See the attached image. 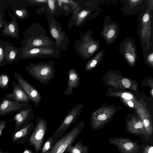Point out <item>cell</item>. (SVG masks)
<instances>
[{"instance_id":"1","label":"cell","mask_w":153,"mask_h":153,"mask_svg":"<svg viewBox=\"0 0 153 153\" xmlns=\"http://www.w3.org/2000/svg\"><path fill=\"white\" fill-rule=\"evenodd\" d=\"M147 4L140 10L138 19V32L144 56L153 50L152 12Z\"/></svg>"},{"instance_id":"2","label":"cell","mask_w":153,"mask_h":153,"mask_svg":"<svg viewBox=\"0 0 153 153\" xmlns=\"http://www.w3.org/2000/svg\"><path fill=\"white\" fill-rule=\"evenodd\" d=\"M21 44L25 48L56 46L43 27L38 22L30 25L25 31Z\"/></svg>"},{"instance_id":"3","label":"cell","mask_w":153,"mask_h":153,"mask_svg":"<svg viewBox=\"0 0 153 153\" xmlns=\"http://www.w3.org/2000/svg\"><path fill=\"white\" fill-rule=\"evenodd\" d=\"M74 10L69 23V29L72 26H79L95 18L102 10L99 3L100 1H84Z\"/></svg>"},{"instance_id":"4","label":"cell","mask_w":153,"mask_h":153,"mask_svg":"<svg viewBox=\"0 0 153 153\" xmlns=\"http://www.w3.org/2000/svg\"><path fill=\"white\" fill-rule=\"evenodd\" d=\"M53 60L45 62H30L25 69L26 71L37 81L44 85H47L54 77L55 69Z\"/></svg>"},{"instance_id":"5","label":"cell","mask_w":153,"mask_h":153,"mask_svg":"<svg viewBox=\"0 0 153 153\" xmlns=\"http://www.w3.org/2000/svg\"><path fill=\"white\" fill-rule=\"evenodd\" d=\"M100 48L99 40L92 37V32L89 30L80 36V39L76 41L74 50L82 58L86 60L96 53Z\"/></svg>"},{"instance_id":"6","label":"cell","mask_w":153,"mask_h":153,"mask_svg":"<svg viewBox=\"0 0 153 153\" xmlns=\"http://www.w3.org/2000/svg\"><path fill=\"white\" fill-rule=\"evenodd\" d=\"M48 21L50 34L59 50H67V46L70 41L65 31L62 30L61 25L55 19L54 15L48 10L45 13Z\"/></svg>"},{"instance_id":"7","label":"cell","mask_w":153,"mask_h":153,"mask_svg":"<svg viewBox=\"0 0 153 153\" xmlns=\"http://www.w3.org/2000/svg\"><path fill=\"white\" fill-rule=\"evenodd\" d=\"M23 46L21 59L37 58H57L60 55V50L57 46H43L31 48Z\"/></svg>"},{"instance_id":"8","label":"cell","mask_w":153,"mask_h":153,"mask_svg":"<svg viewBox=\"0 0 153 153\" xmlns=\"http://www.w3.org/2000/svg\"><path fill=\"white\" fill-rule=\"evenodd\" d=\"M84 127L83 121L77 123L71 130L58 139L48 153H65L68 146L72 145Z\"/></svg>"},{"instance_id":"9","label":"cell","mask_w":153,"mask_h":153,"mask_svg":"<svg viewBox=\"0 0 153 153\" xmlns=\"http://www.w3.org/2000/svg\"><path fill=\"white\" fill-rule=\"evenodd\" d=\"M47 124L42 117H37L36 125L28 140L29 146H33L36 153H39L43 145L47 130Z\"/></svg>"},{"instance_id":"10","label":"cell","mask_w":153,"mask_h":153,"mask_svg":"<svg viewBox=\"0 0 153 153\" xmlns=\"http://www.w3.org/2000/svg\"><path fill=\"white\" fill-rule=\"evenodd\" d=\"M82 107V104L78 103L68 111L61 125L51 136L56 142L63 135L70 127L77 120L82 113V110L81 109Z\"/></svg>"},{"instance_id":"11","label":"cell","mask_w":153,"mask_h":153,"mask_svg":"<svg viewBox=\"0 0 153 153\" xmlns=\"http://www.w3.org/2000/svg\"><path fill=\"white\" fill-rule=\"evenodd\" d=\"M110 144L117 148L120 153H140L142 144L138 142L125 137L110 138L108 140Z\"/></svg>"},{"instance_id":"12","label":"cell","mask_w":153,"mask_h":153,"mask_svg":"<svg viewBox=\"0 0 153 153\" xmlns=\"http://www.w3.org/2000/svg\"><path fill=\"white\" fill-rule=\"evenodd\" d=\"M119 29L118 24L115 21H111L109 16L105 17L100 34L106 45H109L115 41L118 37Z\"/></svg>"},{"instance_id":"13","label":"cell","mask_w":153,"mask_h":153,"mask_svg":"<svg viewBox=\"0 0 153 153\" xmlns=\"http://www.w3.org/2000/svg\"><path fill=\"white\" fill-rule=\"evenodd\" d=\"M13 77L28 96L31 102H33L36 106H38L42 100V96L39 91L18 72L15 73Z\"/></svg>"},{"instance_id":"14","label":"cell","mask_w":153,"mask_h":153,"mask_svg":"<svg viewBox=\"0 0 153 153\" xmlns=\"http://www.w3.org/2000/svg\"><path fill=\"white\" fill-rule=\"evenodd\" d=\"M119 49L126 61L131 64H134L137 55L136 45L132 38L128 37L121 41Z\"/></svg>"},{"instance_id":"15","label":"cell","mask_w":153,"mask_h":153,"mask_svg":"<svg viewBox=\"0 0 153 153\" xmlns=\"http://www.w3.org/2000/svg\"><path fill=\"white\" fill-rule=\"evenodd\" d=\"M32 106V104H29L27 107L16 113L8 121V123L15 122V127L14 131L25 126L34 120L35 114L33 112Z\"/></svg>"},{"instance_id":"16","label":"cell","mask_w":153,"mask_h":153,"mask_svg":"<svg viewBox=\"0 0 153 153\" xmlns=\"http://www.w3.org/2000/svg\"><path fill=\"white\" fill-rule=\"evenodd\" d=\"M29 102H18L4 97L0 102V117L18 112L27 107Z\"/></svg>"},{"instance_id":"17","label":"cell","mask_w":153,"mask_h":153,"mask_svg":"<svg viewBox=\"0 0 153 153\" xmlns=\"http://www.w3.org/2000/svg\"><path fill=\"white\" fill-rule=\"evenodd\" d=\"M8 14L11 17L12 21L8 22L4 19L3 26V29L0 31L2 35L18 39L20 34L16 19L9 11Z\"/></svg>"},{"instance_id":"18","label":"cell","mask_w":153,"mask_h":153,"mask_svg":"<svg viewBox=\"0 0 153 153\" xmlns=\"http://www.w3.org/2000/svg\"><path fill=\"white\" fill-rule=\"evenodd\" d=\"M34 126V123L31 122L23 127L13 131L11 135L12 141L17 144L25 143L27 141Z\"/></svg>"},{"instance_id":"19","label":"cell","mask_w":153,"mask_h":153,"mask_svg":"<svg viewBox=\"0 0 153 153\" xmlns=\"http://www.w3.org/2000/svg\"><path fill=\"white\" fill-rule=\"evenodd\" d=\"M23 48V46L20 48L16 47L9 42L4 51L6 64L12 65L14 62L21 59Z\"/></svg>"},{"instance_id":"20","label":"cell","mask_w":153,"mask_h":153,"mask_svg":"<svg viewBox=\"0 0 153 153\" xmlns=\"http://www.w3.org/2000/svg\"><path fill=\"white\" fill-rule=\"evenodd\" d=\"M125 4L121 9L126 15H131L140 11L147 4V0H126L123 1Z\"/></svg>"},{"instance_id":"21","label":"cell","mask_w":153,"mask_h":153,"mask_svg":"<svg viewBox=\"0 0 153 153\" xmlns=\"http://www.w3.org/2000/svg\"><path fill=\"white\" fill-rule=\"evenodd\" d=\"M68 76L67 90L64 94L66 96H69L73 93V89L77 88L80 85V78L79 75L75 69L72 68L68 71Z\"/></svg>"},{"instance_id":"22","label":"cell","mask_w":153,"mask_h":153,"mask_svg":"<svg viewBox=\"0 0 153 153\" xmlns=\"http://www.w3.org/2000/svg\"><path fill=\"white\" fill-rule=\"evenodd\" d=\"M11 82L13 88L12 92L7 94L5 97L19 102H31L28 96L19 84L13 81Z\"/></svg>"},{"instance_id":"23","label":"cell","mask_w":153,"mask_h":153,"mask_svg":"<svg viewBox=\"0 0 153 153\" xmlns=\"http://www.w3.org/2000/svg\"><path fill=\"white\" fill-rule=\"evenodd\" d=\"M13 16L16 19L24 20L28 18L29 12L25 5L20 0H12Z\"/></svg>"},{"instance_id":"24","label":"cell","mask_w":153,"mask_h":153,"mask_svg":"<svg viewBox=\"0 0 153 153\" xmlns=\"http://www.w3.org/2000/svg\"><path fill=\"white\" fill-rule=\"evenodd\" d=\"M89 147L84 145L82 140L76 143L74 145H71L66 149L65 153H88Z\"/></svg>"},{"instance_id":"25","label":"cell","mask_w":153,"mask_h":153,"mask_svg":"<svg viewBox=\"0 0 153 153\" xmlns=\"http://www.w3.org/2000/svg\"><path fill=\"white\" fill-rule=\"evenodd\" d=\"M105 51V49L99 51L93 58L88 61L86 65L85 68V70L88 71L95 67L102 58Z\"/></svg>"},{"instance_id":"26","label":"cell","mask_w":153,"mask_h":153,"mask_svg":"<svg viewBox=\"0 0 153 153\" xmlns=\"http://www.w3.org/2000/svg\"><path fill=\"white\" fill-rule=\"evenodd\" d=\"M11 0H0V31L3 27L4 20V11L9 4H11Z\"/></svg>"},{"instance_id":"27","label":"cell","mask_w":153,"mask_h":153,"mask_svg":"<svg viewBox=\"0 0 153 153\" xmlns=\"http://www.w3.org/2000/svg\"><path fill=\"white\" fill-rule=\"evenodd\" d=\"M56 143L51 136H49L39 153H48Z\"/></svg>"},{"instance_id":"28","label":"cell","mask_w":153,"mask_h":153,"mask_svg":"<svg viewBox=\"0 0 153 153\" xmlns=\"http://www.w3.org/2000/svg\"><path fill=\"white\" fill-rule=\"evenodd\" d=\"M8 42L7 40L4 41L0 39V67L7 64L5 59L4 51Z\"/></svg>"},{"instance_id":"29","label":"cell","mask_w":153,"mask_h":153,"mask_svg":"<svg viewBox=\"0 0 153 153\" xmlns=\"http://www.w3.org/2000/svg\"><path fill=\"white\" fill-rule=\"evenodd\" d=\"M9 80V77L6 74L0 75V88L3 89L8 88Z\"/></svg>"},{"instance_id":"30","label":"cell","mask_w":153,"mask_h":153,"mask_svg":"<svg viewBox=\"0 0 153 153\" xmlns=\"http://www.w3.org/2000/svg\"><path fill=\"white\" fill-rule=\"evenodd\" d=\"M47 5L49 12L54 15L57 7V0H47Z\"/></svg>"},{"instance_id":"31","label":"cell","mask_w":153,"mask_h":153,"mask_svg":"<svg viewBox=\"0 0 153 153\" xmlns=\"http://www.w3.org/2000/svg\"><path fill=\"white\" fill-rule=\"evenodd\" d=\"M21 1L25 5H33L39 4H47L46 0H21Z\"/></svg>"},{"instance_id":"32","label":"cell","mask_w":153,"mask_h":153,"mask_svg":"<svg viewBox=\"0 0 153 153\" xmlns=\"http://www.w3.org/2000/svg\"><path fill=\"white\" fill-rule=\"evenodd\" d=\"M140 153H153V143L151 144L145 143L142 144Z\"/></svg>"},{"instance_id":"33","label":"cell","mask_w":153,"mask_h":153,"mask_svg":"<svg viewBox=\"0 0 153 153\" xmlns=\"http://www.w3.org/2000/svg\"><path fill=\"white\" fill-rule=\"evenodd\" d=\"M144 57L146 61L152 64L153 62V51H150L148 52Z\"/></svg>"},{"instance_id":"34","label":"cell","mask_w":153,"mask_h":153,"mask_svg":"<svg viewBox=\"0 0 153 153\" xmlns=\"http://www.w3.org/2000/svg\"><path fill=\"white\" fill-rule=\"evenodd\" d=\"M61 1L62 3L71 5L72 7L73 10H74L79 5V4L77 2L74 1L72 0H61Z\"/></svg>"},{"instance_id":"35","label":"cell","mask_w":153,"mask_h":153,"mask_svg":"<svg viewBox=\"0 0 153 153\" xmlns=\"http://www.w3.org/2000/svg\"><path fill=\"white\" fill-rule=\"evenodd\" d=\"M6 120L0 121V137L3 130L6 127Z\"/></svg>"},{"instance_id":"36","label":"cell","mask_w":153,"mask_h":153,"mask_svg":"<svg viewBox=\"0 0 153 153\" xmlns=\"http://www.w3.org/2000/svg\"><path fill=\"white\" fill-rule=\"evenodd\" d=\"M122 97L123 98L128 100H131L133 98V96L131 94L126 92L123 93Z\"/></svg>"},{"instance_id":"37","label":"cell","mask_w":153,"mask_h":153,"mask_svg":"<svg viewBox=\"0 0 153 153\" xmlns=\"http://www.w3.org/2000/svg\"><path fill=\"white\" fill-rule=\"evenodd\" d=\"M122 82L123 85L126 88H129L130 86V82L128 79H123L122 80Z\"/></svg>"},{"instance_id":"38","label":"cell","mask_w":153,"mask_h":153,"mask_svg":"<svg viewBox=\"0 0 153 153\" xmlns=\"http://www.w3.org/2000/svg\"><path fill=\"white\" fill-rule=\"evenodd\" d=\"M107 118V116L105 114H103L99 115L98 117V119L101 121L105 120Z\"/></svg>"},{"instance_id":"39","label":"cell","mask_w":153,"mask_h":153,"mask_svg":"<svg viewBox=\"0 0 153 153\" xmlns=\"http://www.w3.org/2000/svg\"><path fill=\"white\" fill-rule=\"evenodd\" d=\"M22 153H36L33 152L31 149L28 148H26L23 150Z\"/></svg>"},{"instance_id":"40","label":"cell","mask_w":153,"mask_h":153,"mask_svg":"<svg viewBox=\"0 0 153 153\" xmlns=\"http://www.w3.org/2000/svg\"><path fill=\"white\" fill-rule=\"evenodd\" d=\"M129 105L131 107H132L134 105L133 103L131 101H129L128 102Z\"/></svg>"},{"instance_id":"41","label":"cell","mask_w":153,"mask_h":153,"mask_svg":"<svg viewBox=\"0 0 153 153\" xmlns=\"http://www.w3.org/2000/svg\"><path fill=\"white\" fill-rule=\"evenodd\" d=\"M0 153H10L9 152H8L7 151H6L5 152H3L2 150L0 149Z\"/></svg>"},{"instance_id":"42","label":"cell","mask_w":153,"mask_h":153,"mask_svg":"<svg viewBox=\"0 0 153 153\" xmlns=\"http://www.w3.org/2000/svg\"><path fill=\"white\" fill-rule=\"evenodd\" d=\"M152 95H153V90H152Z\"/></svg>"}]
</instances>
